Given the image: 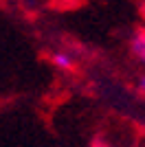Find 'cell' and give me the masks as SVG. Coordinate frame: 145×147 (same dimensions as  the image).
Instances as JSON below:
<instances>
[{
	"label": "cell",
	"mask_w": 145,
	"mask_h": 147,
	"mask_svg": "<svg viewBox=\"0 0 145 147\" xmlns=\"http://www.w3.org/2000/svg\"><path fill=\"white\" fill-rule=\"evenodd\" d=\"M90 147H117V145H115V143H110L108 138H97Z\"/></svg>",
	"instance_id": "cell-4"
},
{
	"label": "cell",
	"mask_w": 145,
	"mask_h": 147,
	"mask_svg": "<svg viewBox=\"0 0 145 147\" xmlns=\"http://www.w3.org/2000/svg\"><path fill=\"white\" fill-rule=\"evenodd\" d=\"M134 147H143V145H134Z\"/></svg>",
	"instance_id": "cell-5"
},
{
	"label": "cell",
	"mask_w": 145,
	"mask_h": 147,
	"mask_svg": "<svg viewBox=\"0 0 145 147\" xmlns=\"http://www.w3.org/2000/svg\"><path fill=\"white\" fill-rule=\"evenodd\" d=\"M136 92H139L141 97H145V75L136 77Z\"/></svg>",
	"instance_id": "cell-3"
},
{
	"label": "cell",
	"mask_w": 145,
	"mask_h": 147,
	"mask_svg": "<svg viewBox=\"0 0 145 147\" xmlns=\"http://www.w3.org/2000/svg\"><path fill=\"white\" fill-rule=\"evenodd\" d=\"M51 64H53L57 70H64V73H70L77 68V55L72 53L70 49H57L51 53Z\"/></svg>",
	"instance_id": "cell-1"
},
{
	"label": "cell",
	"mask_w": 145,
	"mask_h": 147,
	"mask_svg": "<svg viewBox=\"0 0 145 147\" xmlns=\"http://www.w3.org/2000/svg\"><path fill=\"white\" fill-rule=\"evenodd\" d=\"M130 51H132V55L145 66V26H139V29L132 33V37H130Z\"/></svg>",
	"instance_id": "cell-2"
}]
</instances>
